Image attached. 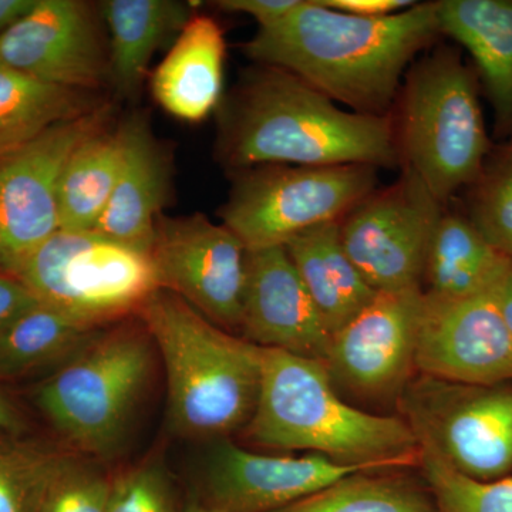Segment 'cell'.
Returning <instances> with one entry per match:
<instances>
[{"label":"cell","instance_id":"cell-21","mask_svg":"<svg viewBox=\"0 0 512 512\" xmlns=\"http://www.w3.org/2000/svg\"><path fill=\"white\" fill-rule=\"evenodd\" d=\"M192 3L177 0H107L100 5L109 32L110 80L121 96L140 93L151 59L173 45L192 18Z\"/></svg>","mask_w":512,"mask_h":512},{"label":"cell","instance_id":"cell-16","mask_svg":"<svg viewBox=\"0 0 512 512\" xmlns=\"http://www.w3.org/2000/svg\"><path fill=\"white\" fill-rule=\"evenodd\" d=\"M373 464H343L320 454L268 456L218 440L204 458V503L218 512H274L340 478L375 473Z\"/></svg>","mask_w":512,"mask_h":512},{"label":"cell","instance_id":"cell-26","mask_svg":"<svg viewBox=\"0 0 512 512\" xmlns=\"http://www.w3.org/2000/svg\"><path fill=\"white\" fill-rule=\"evenodd\" d=\"M101 329L40 303L0 333V380L62 366Z\"/></svg>","mask_w":512,"mask_h":512},{"label":"cell","instance_id":"cell-12","mask_svg":"<svg viewBox=\"0 0 512 512\" xmlns=\"http://www.w3.org/2000/svg\"><path fill=\"white\" fill-rule=\"evenodd\" d=\"M150 254L161 289L225 330L241 328L248 249L231 229L202 214L161 215Z\"/></svg>","mask_w":512,"mask_h":512},{"label":"cell","instance_id":"cell-7","mask_svg":"<svg viewBox=\"0 0 512 512\" xmlns=\"http://www.w3.org/2000/svg\"><path fill=\"white\" fill-rule=\"evenodd\" d=\"M16 276L43 305L97 329L140 312L161 289L150 252L94 231L59 229Z\"/></svg>","mask_w":512,"mask_h":512},{"label":"cell","instance_id":"cell-27","mask_svg":"<svg viewBox=\"0 0 512 512\" xmlns=\"http://www.w3.org/2000/svg\"><path fill=\"white\" fill-rule=\"evenodd\" d=\"M357 473L274 512H439L436 501L412 480Z\"/></svg>","mask_w":512,"mask_h":512},{"label":"cell","instance_id":"cell-24","mask_svg":"<svg viewBox=\"0 0 512 512\" xmlns=\"http://www.w3.org/2000/svg\"><path fill=\"white\" fill-rule=\"evenodd\" d=\"M104 103L100 93L40 82L0 64V158Z\"/></svg>","mask_w":512,"mask_h":512},{"label":"cell","instance_id":"cell-3","mask_svg":"<svg viewBox=\"0 0 512 512\" xmlns=\"http://www.w3.org/2000/svg\"><path fill=\"white\" fill-rule=\"evenodd\" d=\"M245 433L259 447L343 464L420 466L419 441L406 420L343 402L323 363L284 350L262 348L261 390Z\"/></svg>","mask_w":512,"mask_h":512},{"label":"cell","instance_id":"cell-33","mask_svg":"<svg viewBox=\"0 0 512 512\" xmlns=\"http://www.w3.org/2000/svg\"><path fill=\"white\" fill-rule=\"evenodd\" d=\"M39 305L35 293L19 276L0 271V333Z\"/></svg>","mask_w":512,"mask_h":512},{"label":"cell","instance_id":"cell-2","mask_svg":"<svg viewBox=\"0 0 512 512\" xmlns=\"http://www.w3.org/2000/svg\"><path fill=\"white\" fill-rule=\"evenodd\" d=\"M218 154L235 171L271 164L400 165L392 114L339 109L299 77L264 64L244 73L222 103Z\"/></svg>","mask_w":512,"mask_h":512},{"label":"cell","instance_id":"cell-22","mask_svg":"<svg viewBox=\"0 0 512 512\" xmlns=\"http://www.w3.org/2000/svg\"><path fill=\"white\" fill-rule=\"evenodd\" d=\"M512 269V256L495 248L468 215L444 211L424 271L426 295L460 301L493 291Z\"/></svg>","mask_w":512,"mask_h":512},{"label":"cell","instance_id":"cell-36","mask_svg":"<svg viewBox=\"0 0 512 512\" xmlns=\"http://www.w3.org/2000/svg\"><path fill=\"white\" fill-rule=\"evenodd\" d=\"M39 0H0V36L29 15Z\"/></svg>","mask_w":512,"mask_h":512},{"label":"cell","instance_id":"cell-35","mask_svg":"<svg viewBox=\"0 0 512 512\" xmlns=\"http://www.w3.org/2000/svg\"><path fill=\"white\" fill-rule=\"evenodd\" d=\"M326 8L359 18H383L412 8V0H319Z\"/></svg>","mask_w":512,"mask_h":512},{"label":"cell","instance_id":"cell-19","mask_svg":"<svg viewBox=\"0 0 512 512\" xmlns=\"http://www.w3.org/2000/svg\"><path fill=\"white\" fill-rule=\"evenodd\" d=\"M441 35L464 47L494 111V134L512 137V0H439Z\"/></svg>","mask_w":512,"mask_h":512},{"label":"cell","instance_id":"cell-15","mask_svg":"<svg viewBox=\"0 0 512 512\" xmlns=\"http://www.w3.org/2000/svg\"><path fill=\"white\" fill-rule=\"evenodd\" d=\"M495 289L460 301L424 293L416 349L421 375L470 386L512 383V335Z\"/></svg>","mask_w":512,"mask_h":512},{"label":"cell","instance_id":"cell-13","mask_svg":"<svg viewBox=\"0 0 512 512\" xmlns=\"http://www.w3.org/2000/svg\"><path fill=\"white\" fill-rule=\"evenodd\" d=\"M423 289L376 292L372 302L332 336L325 367L333 386L363 397L402 394L416 369Z\"/></svg>","mask_w":512,"mask_h":512},{"label":"cell","instance_id":"cell-28","mask_svg":"<svg viewBox=\"0 0 512 512\" xmlns=\"http://www.w3.org/2000/svg\"><path fill=\"white\" fill-rule=\"evenodd\" d=\"M467 215L495 248L512 256V137L491 148L468 187Z\"/></svg>","mask_w":512,"mask_h":512},{"label":"cell","instance_id":"cell-25","mask_svg":"<svg viewBox=\"0 0 512 512\" xmlns=\"http://www.w3.org/2000/svg\"><path fill=\"white\" fill-rule=\"evenodd\" d=\"M121 163L119 126L104 128L74 150L60 183V229L93 231L109 205Z\"/></svg>","mask_w":512,"mask_h":512},{"label":"cell","instance_id":"cell-8","mask_svg":"<svg viewBox=\"0 0 512 512\" xmlns=\"http://www.w3.org/2000/svg\"><path fill=\"white\" fill-rule=\"evenodd\" d=\"M377 168L271 164L237 171L222 224L251 251L285 247L309 229L340 222L376 190Z\"/></svg>","mask_w":512,"mask_h":512},{"label":"cell","instance_id":"cell-20","mask_svg":"<svg viewBox=\"0 0 512 512\" xmlns=\"http://www.w3.org/2000/svg\"><path fill=\"white\" fill-rule=\"evenodd\" d=\"M224 60L225 37L217 20L192 16L151 74L154 100L175 119H207L221 104Z\"/></svg>","mask_w":512,"mask_h":512},{"label":"cell","instance_id":"cell-38","mask_svg":"<svg viewBox=\"0 0 512 512\" xmlns=\"http://www.w3.org/2000/svg\"><path fill=\"white\" fill-rule=\"evenodd\" d=\"M23 423L18 410L12 402L0 390V431L8 434H18L22 430Z\"/></svg>","mask_w":512,"mask_h":512},{"label":"cell","instance_id":"cell-37","mask_svg":"<svg viewBox=\"0 0 512 512\" xmlns=\"http://www.w3.org/2000/svg\"><path fill=\"white\" fill-rule=\"evenodd\" d=\"M495 298L501 318L512 335V269L495 289Z\"/></svg>","mask_w":512,"mask_h":512},{"label":"cell","instance_id":"cell-31","mask_svg":"<svg viewBox=\"0 0 512 512\" xmlns=\"http://www.w3.org/2000/svg\"><path fill=\"white\" fill-rule=\"evenodd\" d=\"M111 481L89 461L63 453L43 485L35 512H107Z\"/></svg>","mask_w":512,"mask_h":512},{"label":"cell","instance_id":"cell-4","mask_svg":"<svg viewBox=\"0 0 512 512\" xmlns=\"http://www.w3.org/2000/svg\"><path fill=\"white\" fill-rule=\"evenodd\" d=\"M163 359L168 420L180 436L222 440L254 416L262 348L158 289L137 313Z\"/></svg>","mask_w":512,"mask_h":512},{"label":"cell","instance_id":"cell-39","mask_svg":"<svg viewBox=\"0 0 512 512\" xmlns=\"http://www.w3.org/2000/svg\"><path fill=\"white\" fill-rule=\"evenodd\" d=\"M184 512H218L215 510H212V508L208 507V505H205L202 503V501H191L190 504L187 505V508H185Z\"/></svg>","mask_w":512,"mask_h":512},{"label":"cell","instance_id":"cell-6","mask_svg":"<svg viewBox=\"0 0 512 512\" xmlns=\"http://www.w3.org/2000/svg\"><path fill=\"white\" fill-rule=\"evenodd\" d=\"M154 348L143 322L99 330L37 387V407L80 453L111 456L153 375Z\"/></svg>","mask_w":512,"mask_h":512},{"label":"cell","instance_id":"cell-18","mask_svg":"<svg viewBox=\"0 0 512 512\" xmlns=\"http://www.w3.org/2000/svg\"><path fill=\"white\" fill-rule=\"evenodd\" d=\"M119 128L123 163L109 205L93 231L150 252L170 198V157L143 114H131Z\"/></svg>","mask_w":512,"mask_h":512},{"label":"cell","instance_id":"cell-1","mask_svg":"<svg viewBox=\"0 0 512 512\" xmlns=\"http://www.w3.org/2000/svg\"><path fill=\"white\" fill-rule=\"evenodd\" d=\"M441 36L436 2L383 18H359L301 0L284 19L245 43L256 64L299 77L330 100L366 116H390L407 70Z\"/></svg>","mask_w":512,"mask_h":512},{"label":"cell","instance_id":"cell-14","mask_svg":"<svg viewBox=\"0 0 512 512\" xmlns=\"http://www.w3.org/2000/svg\"><path fill=\"white\" fill-rule=\"evenodd\" d=\"M0 64L66 89L99 93L110 80L109 43L82 0H39L0 36Z\"/></svg>","mask_w":512,"mask_h":512},{"label":"cell","instance_id":"cell-32","mask_svg":"<svg viewBox=\"0 0 512 512\" xmlns=\"http://www.w3.org/2000/svg\"><path fill=\"white\" fill-rule=\"evenodd\" d=\"M107 512H183L170 477L158 463H144L111 481Z\"/></svg>","mask_w":512,"mask_h":512},{"label":"cell","instance_id":"cell-29","mask_svg":"<svg viewBox=\"0 0 512 512\" xmlns=\"http://www.w3.org/2000/svg\"><path fill=\"white\" fill-rule=\"evenodd\" d=\"M420 466L439 512H512V477L480 481L420 448Z\"/></svg>","mask_w":512,"mask_h":512},{"label":"cell","instance_id":"cell-30","mask_svg":"<svg viewBox=\"0 0 512 512\" xmlns=\"http://www.w3.org/2000/svg\"><path fill=\"white\" fill-rule=\"evenodd\" d=\"M62 454L0 434V512H35L43 485Z\"/></svg>","mask_w":512,"mask_h":512},{"label":"cell","instance_id":"cell-5","mask_svg":"<svg viewBox=\"0 0 512 512\" xmlns=\"http://www.w3.org/2000/svg\"><path fill=\"white\" fill-rule=\"evenodd\" d=\"M394 120L400 165L441 204L476 181L493 144L476 73L453 47L441 46L410 66Z\"/></svg>","mask_w":512,"mask_h":512},{"label":"cell","instance_id":"cell-10","mask_svg":"<svg viewBox=\"0 0 512 512\" xmlns=\"http://www.w3.org/2000/svg\"><path fill=\"white\" fill-rule=\"evenodd\" d=\"M114 106H103L50 127L0 158V271L18 275L26 261L60 229V183L80 144L113 126Z\"/></svg>","mask_w":512,"mask_h":512},{"label":"cell","instance_id":"cell-23","mask_svg":"<svg viewBox=\"0 0 512 512\" xmlns=\"http://www.w3.org/2000/svg\"><path fill=\"white\" fill-rule=\"evenodd\" d=\"M285 249L330 335L348 325L375 298L376 291L343 248L339 222L309 229L291 239Z\"/></svg>","mask_w":512,"mask_h":512},{"label":"cell","instance_id":"cell-11","mask_svg":"<svg viewBox=\"0 0 512 512\" xmlns=\"http://www.w3.org/2000/svg\"><path fill=\"white\" fill-rule=\"evenodd\" d=\"M444 205L412 171L375 190L339 222L350 261L376 292L423 289L431 241Z\"/></svg>","mask_w":512,"mask_h":512},{"label":"cell","instance_id":"cell-17","mask_svg":"<svg viewBox=\"0 0 512 512\" xmlns=\"http://www.w3.org/2000/svg\"><path fill=\"white\" fill-rule=\"evenodd\" d=\"M239 329L261 348L284 350L325 365L332 335L285 247L248 251Z\"/></svg>","mask_w":512,"mask_h":512},{"label":"cell","instance_id":"cell-9","mask_svg":"<svg viewBox=\"0 0 512 512\" xmlns=\"http://www.w3.org/2000/svg\"><path fill=\"white\" fill-rule=\"evenodd\" d=\"M400 403L420 448L480 481L512 470V384L470 386L421 375Z\"/></svg>","mask_w":512,"mask_h":512},{"label":"cell","instance_id":"cell-34","mask_svg":"<svg viewBox=\"0 0 512 512\" xmlns=\"http://www.w3.org/2000/svg\"><path fill=\"white\" fill-rule=\"evenodd\" d=\"M301 0H220L214 5L224 12L244 13L258 22L259 28L274 25L292 12Z\"/></svg>","mask_w":512,"mask_h":512}]
</instances>
